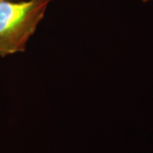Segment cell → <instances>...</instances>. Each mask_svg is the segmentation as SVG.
Instances as JSON below:
<instances>
[{
	"mask_svg": "<svg viewBox=\"0 0 153 153\" xmlns=\"http://www.w3.org/2000/svg\"><path fill=\"white\" fill-rule=\"evenodd\" d=\"M52 0H0V55L23 52Z\"/></svg>",
	"mask_w": 153,
	"mask_h": 153,
	"instance_id": "obj_1",
	"label": "cell"
},
{
	"mask_svg": "<svg viewBox=\"0 0 153 153\" xmlns=\"http://www.w3.org/2000/svg\"><path fill=\"white\" fill-rule=\"evenodd\" d=\"M142 1L143 3H148V2H151V1H153V0H140Z\"/></svg>",
	"mask_w": 153,
	"mask_h": 153,
	"instance_id": "obj_2",
	"label": "cell"
}]
</instances>
